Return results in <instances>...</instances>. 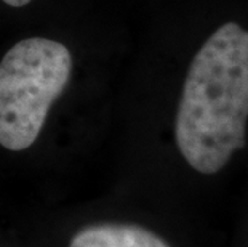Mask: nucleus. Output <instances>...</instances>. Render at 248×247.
I'll return each instance as SVG.
<instances>
[{
    "label": "nucleus",
    "mask_w": 248,
    "mask_h": 247,
    "mask_svg": "<svg viewBox=\"0 0 248 247\" xmlns=\"http://www.w3.org/2000/svg\"><path fill=\"white\" fill-rule=\"evenodd\" d=\"M10 7H15V8H21V7H26L28 3H31L32 0H2Z\"/></svg>",
    "instance_id": "nucleus-4"
},
{
    "label": "nucleus",
    "mask_w": 248,
    "mask_h": 247,
    "mask_svg": "<svg viewBox=\"0 0 248 247\" xmlns=\"http://www.w3.org/2000/svg\"><path fill=\"white\" fill-rule=\"evenodd\" d=\"M69 247H170L152 231L125 223L92 225L74 234Z\"/></svg>",
    "instance_id": "nucleus-3"
},
{
    "label": "nucleus",
    "mask_w": 248,
    "mask_h": 247,
    "mask_svg": "<svg viewBox=\"0 0 248 247\" xmlns=\"http://www.w3.org/2000/svg\"><path fill=\"white\" fill-rule=\"evenodd\" d=\"M248 119V31L226 23L189 66L175 136L186 162L213 175L245 146Z\"/></svg>",
    "instance_id": "nucleus-1"
},
{
    "label": "nucleus",
    "mask_w": 248,
    "mask_h": 247,
    "mask_svg": "<svg viewBox=\"0 0 248 247\" xmlns=\"http://www.w3.org/2000/svg\"><path fill=\"white\" fill-rule=\"evenodd\" d=\"M72 72L66 45L45 37L19 40L0 61V145L24 151L35 143L53 101Z\"/></svg>",
    "instance_id": "nucleus-2"
}]
</instances>
